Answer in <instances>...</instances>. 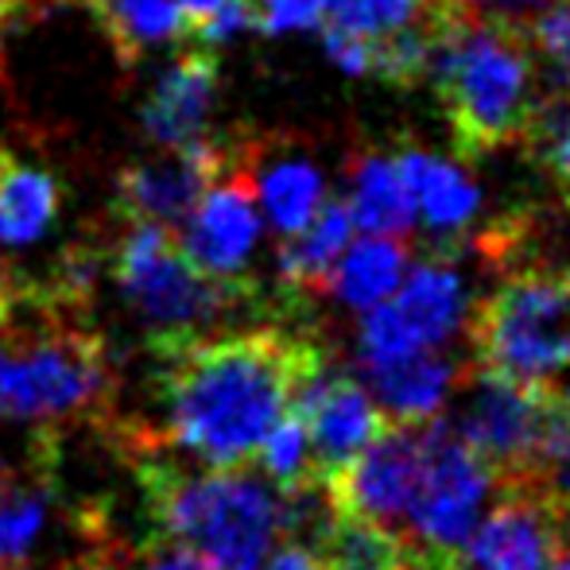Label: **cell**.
I'll return each mask as SVG.
<instances>
[{"mask_svg": "<svg viewBox=\"0 0 570 570\" xmlns=\"http://www.w3.org/2000/svg\"><path fill=\"white\" fill-rule=\"evenodd\" d=\"M156 361L167 439L218 470L253 462L264 435L323 368L315 345L279 326L203 338Z\"/></svg>", "mask_w": 570, "mask_h": 570, "instance_id": "obj_1", "label": "cell"}, {"mask_svg": "<svg viewBox=\"0 0 570 570\" xmlns=\"http://www.w3.org/2000/svg\"><path fill=\"white\" fill-rule=\"evenodd\" d=\"M428 82L465 159L520 144L540 106L535 55L524 28L478 8L458 16L435 39Z\"/></svg>", "mask_w": 570, "mask_h": 570, "instance_id": "obj_2", "label": "cell"}, {"mask_svg": "<svg viewBox=\"0 0 570 570\" xmlns=\"http://www.w3.org/2000/svg\"><path fill=\"white\" fill-rule=\"evenodd\" d=\"M109 276L125 307L140 318L148 350L167 357L203 342L206 331L256 307L261 284L248 276H210L179 245V233L159 222H125L109 240Z\"/></svg>", "mask_w": 570, "mask_h": 570, "instance_id": "obj_3", "label": "cell"}, {"mask_svg": "<svg viewBox=\"0 0 570 570\" xmlns=\"http://www.w3.org/2000/svg\"><path fill=\"white\" fill-rule=\"evenodd\" d=\"M136 478L159 532L203 559L206 570H261L284 535L279 489L256 481L245 465L183 473L148 458Z\"/></svg>", "mask_w": 570, "mask_h": 570, "instance_id": "obj_4", "label": "cell"}, {"mask_svg": "<svg viewBox=\"0 0 570 570\" xmlns=\"http://www.w3.org/2000/svg\"><path fill=\"white\" fill-rule=\"evenodd\" d=\"M470 342L485 373L551 384L570 373V287L551 272H520L470 311Z\"/></svg>", "mask_w": 570, "mask_h": 570, "instance_id": "obj_5", "label": "cell"}, {"mask_svg": "<svg viewBox=\"0 0 570 570\" xmlns=\"http://www.w3.org/2000/svg\"><path fill=\"white\" fill-rule=\"evenodd\" d=\"M493 489V478L481 458L458 439L451 423L423 420V465L415 485L404 535L407 563L462 570L465 540L481 517V501Z\"/></svg>", "mask_w": 570, "mask_h": 570, "instance_id": "obj_6", "label": "cell"}, {"mask_svg": "<svg viewBox=\"0 0 570 570\" xmlns=\"http://www.w3.org/2000/svg\"><path fill=\"white\" fill-rule=\"evenodd\" d=\"M465 318V284L451 264L428 261L412 268L389 299L373 303L361 323V361L404 357L415 350H439Z\"/></svg>", "mask_w": 570, "mask_h": 570, "instance_id": "obj_7", "label": "cell"}, {"mask_svg": "<svg viewBox=\"0 0 570 570\" xmlns=\"http://www.w3.org/2000/svg\"><path fill=\"white\" fill-rule=\"evenodd\" d=\"M237 144L240 136H198L179 148H164V156L120 167L114 214L120 222H159L179 233L198 198L233 164Z\"/></svg>", "mask_w": 570, "mask_h": 570, "instance_id": "obj_8", "label": "cell"}, {"mask_svg": "<svg viewBox=\"0 0 570 570\" xmlns=\"http://www.w3.org/2000/svg\"><path fill=\"white\" fill-rule=\"evenodd\" d=\"M543 389L548 384L512 381V376L481 368V376L470 389V400L451 423L458 439L481 458L489 478L501 489H517L528 473L535 431H540Z\"/></svg>", "mask_w": 570, "mask_h": 570, "instance_id": "obj_9", "label": "cell"}, {"mask_svg": "<svg viewBox=\"0 0 570 570\" xmlns=\"http://www.w3.org/2000/svg\"><path fill=\"white\" fill-rule=\"evenodd\" d=\"M423 465V423H389L353 462L323 481L331 512L373 520L381 528L404 524Z\"/></svg>", "mask_w": 570, "mask_h": 570, "instance_id": "obj_10", "label": "cell"}, {"mask_svg": "<svg viewBox=\"0 0 570 570\" xmlns=\"http://www.w3.org/2000/svg\"><path fill=\"white\" fill-rule=\"evenodd\" d=\"M261 240V210L248 171V140L240 136L237 156L210 183L179 229V245L210 276H245L248 256Z\"/></svg>", "mask_w": 570, "mask_h": 570, "instance_id": "obj_11", "label": "cell"}, {"mask_svg": "<svg viewBox=\"0 0 570 570\" xmlns=\"http://www.w3.org/2000/svg\"><path fill=\"white\" fill-rule=\"evenodd\" d=\"M295 412H299L303 428H307L318 489L392 423L365 384H357L353 376L342 373H323V368L299 392Z\"/></svg>", "mask_w": 570, "mask_h": 570, "instance_id": "obj_12", "label": "cell"}, {"mask_svg": "<svg viewBox=\"0 0 570 570\" xmlns=\"http://www.w3.org/2000/svg\"><path fill=\"white\" fill-rule=\"evenodd\" d=\"M563 543V517L543 497L504 489V501L478 520L462 570H551Z\"/></svg>", "mask_w": 570, "mask_h": 570, "instance_id": "obj_13", "label": "cell"}, {"mask_svg": "<svg viewBox=\"0 0 570 570\" xmlns=\"http://www.w3.org/2000/svg\"><path fill=\"white\" fill-rule=\"evenodd\" d=\"M222 90V62L214 47L190 43L171 67L159 75L140 106V125L156 148H179L210 128L214 101Z\"/></svg>", "mask_w": 570, "mask_h": 570, "instance_id": "obj_14", "label": "cell"}, {"mask_svg": "<svg viewBox=\"0 0 570 570\" xmlns=\"http://www.w3.org/2000/svg\"><path fill=\"white\" fill-rule=\"evenodd\" d=\"M392 159H396L400 179H404L407 195H412L415 214H423V222L439 237H458L470 226L481 206V195L462 167L435 156V151L412 148V144H404Z\"/></svg>", "mask_w": 570, "mask_h": 570, "instance_id": "obj_15", "label": "cell"}, {"mask_svg": "<svg viewBox=\"0 0 570 570\" xmlns=\"http://www.w3.org/2000/svg\"><path fill=\"white\" fill-rule=\"evenodd\" d=\"M368 389L376 392V404L392 423H423L435 420L446 392L454 384V365L439 357L435 350H415L404 357L365 365Z\"/></svg>", "mask_w": 570, "mask_h": 570, "instance_id": "obj_16", "label": "cell"}, {"mask_svg": "<svg viewBox=\"0 0 570 570\" xmlns=\"http://www.w3.org/2000/svg\"><path fill=\"white\" fill-rule=\"evenodd\" d=\"M62 210V183L55 171L23 164L0 148V248H28L55 226Z\"/></svg>", "mask_w": 570, "mask_h": 570, "instance_id": "obj_17", "label": "cell"}, {"mask_svg": "<svg viewBox=\"0 0 570 570\" xmlns=\"http://www.w3.org/2000/svg\"><path fill=\"white\" fill-rule=\"evenodd\" d=\"M248 171H253L256 198L264 203L272 229L292 237L315 218L323 206V175L303 156L264 159L261 140H248Z\"/></svg>", "mask_w": 570, "mask_h": 570, "instance_id": "obj_18", "label": "cell"}, {"mask_svg": "<svg viewBox=\"0 0 570 570\" xmlns=\"http://www.w3.org/2000/svg\"><path fill=\"white\" fill-rule=\"evenodd\" d=\"M350 240H353L350 206L323 203L307 226L299 233H292V237H284V245H279V253H276L279 279H284L295 295L326 292L331 268L338 264V256L345 253Z\"/></svg>", "mask_w": 570, "mask_h": 570, "instance_id": "obj_19", "label": "cell"}, {"mask_svg": "<svg viewBox=\"0 0 570 570\" xmlns=\"http://www.w3.org/2000/svg\"><path fill=\"white\" fill-rule=\"evenodd\" d=\"M345 206L353 229L373 237H407L415 229V203L400 179L396 159L381 151L353 156V198Z\"/></svg>", "mask_w": 570, "mask_h": 570, "instance_id": "obj_20", "label": "cell"}, {"mask_svg": "<svg viewBox=\"0 0 570 570\" xmlns=\"http://www.w3.org/2000/svg\"><path fill=\"white\" fill-rule=\"evenodd\" d=\"M407 237H373L368 233L357 245H345V253L338 256V264L331 268V279H326V292L334 299H342L345 307L368 311L373 303L389 299L400 287L407 272Z\"/></svg>", "mask_w": 570, "mask_h": 570, "instance_id": "obj_21", "label": "cell"}, {"mask_svg": "<svg viewBox=\"0 0 570 570\" xmlns=\"http://www.w3.org/2000/svg\"><path fill=\"white\" fill-rule=\"evenodd\" d=\"M78 4L106 31L125 70H132L148 47L183 39V28H187L179 0H78Z\"/></svg>", "mask_w": 570, "mask_h": 570, "instance_id": "obj_22", "label": "cell"}, {"mask_svg": "<svg viewBox=\"0 0 570 570\" xmlns=\"http://www.w3.org/2000/svg\"><path fill=\"white\" fill-rule=\"evenodd\" d=\"M517 489L543 497L563 517V524H570V389L556 381L543 389L532 462Z\"/></svg>", "mask_w": 570, "mask_h": 570, "instance_id": "obj_23", "label": "cell"}, {"mask_svg": "<svg viewBox=\"0 0 570 570\" xmlns=\"http://www.w3.org/2000/svg\"><path fill=\"white\" fill-rule=\"evenodd\" d=\"M311 551L326 570H407L404 535L342 512H326L311 535Z\"/></svg>", "mask_w": 570, "mask_h": 570, "instance_id": "obj_24", "label": "cell"}, {"mask_svg": "<svg viewBox=\"0 0 570 570\" xmlns=\"http://www.w3.org/2000/svg\"><path fill=\"white\" fill-rule=\"evenodd\" d=\"M264 473H268V481L279 489V493H287V489H307L315 485V462H311V443H307V428H303L299 412H295V404L287 407L284 415L276 420V428L264 435L261 451Z\"/></svg>", "mask_w": 570, "mask_h": 570, "instance_id": "obj_25", "label": "cell"}, {"mask_svg": "<svg viewBox=\"0 0 570 570\" xmlns=\"http://www.w3.org/2000/svg\"><path fill=\"white\" fill-rule=\"evenodd\" d=\"M520 144H528L535 164L559 183V190H563V198L570 203V101L540 98Z\"/></svg>", "mask_w": 570, "mask_h": 570, "instance_id": "obj_26", "label": "cell"}, {"mask_svg": "<svg viewBox=\"0 0 570 570\" xmlns=\"http://www.w3.org/2000/svg\"><path fill=\"white\" fill-rule=\"evenodd\" d=\"M524 36L532 43V55L551 67L559 90L570 94V0H551L524 23Z\"/></svg>", "mask_w": 570, "mask_h": 570, "instance_id": "obj_27", "label": "cell"}, {"mask_svg": "<svg viewBox=\"0 0 570 570\" xmlns=\"http://www.w3.org/2000/svg\"><path fill=\"white\" fill-rule=\"evenodd\" d=\"M323 4L318 0H256V31L284 36L295 28H318Z\"/></svg>", "mask_w": 570, "mask_h": 570, "instance_id": "obj_28", "label": "cell"}, {"mask_svg": "<svg viewBox=\"0 0 570 570\" xmlns=\"http://www.w3.org/2000/svg\"><path fill=\"white\" fill-rule=\"evenodd\" d=\"M128 570H206V567H203V559L190 556L183 543H175V540H167V535H164L159 543L144 548L140 559H136Z\"/></svg>", "mask_w": 570, "mask_h": 570, "instance_id": "obj_29", "label": "cell"}, {"mask_svg": "<svg viewBox=\"0 0 570 570\" xmlns=\"http://www.w3.org/2000/svg\"><path fill=\"white\" fill-rule=\"evenodd\" d=\"M23 20H36L28 0H0V70H4V47Z\"/></svg>", "mask_w": 570, "mask_h": 570, "instance_id": "obj_30", "label": "cell"}, {"mask_svg": "<svg viewBox=\"0 0 570 570\" xmlns=\"http://www.w3.org/2000/svg\"><path fill=\"white\" fill-rule=\"evenodd\" d=\"M264 570H326V567L318 563L311 548H303V543H287V548H279L276 556L268 559V567Z\"/></svg>", "mask_w": 570, "mask_h": 570, "instance_id": "obj_31", "label": "cell"}, {"mask_svg": "<svg viewBox=\"0 0 570 570\" xmlns=\"http://www.w3.org/2000/svg\"><path fill=\"white\" fill-rule=\"evenodd\" d=\"M551 0H473L478 12H489V16H504V20H517L520 12H532V8H543Z\"/></svg>", "mask_w": 570, "mask_h": 570, "instance_id": "obj_32", "label": "cell"}, {"mask_svg": "<svg viewBox=\"0 0 570 570\" xmlns=\"http://www.w3.org/2000/svg\"><path fill=\"white\" fill-rule=\"evenodd\" d=\"M28 4H31V12H36V16H47V12H51V8L70 4V0H28Z\"/></svg>", "mask_w": 570, "mask_h": 570, "instance_id": "obj_33", "label": "cell"}, {"mask_svg": "<svg viewBox=\"0 0 570 570\" xmlns=\"http://www.w3.org/2000/svg\"><path fill=\"white\" fill-rule=\"evenodd\" d=\"M551 570H570V556H559L556 563H551Z\"/></svg>", "mask_w": 570, "mask_h": 570, "instance_id": "obj_34", "label": "cell"}, {"mask_svg": "<svg viewBox=\"0 0 570 570\" xmlns=\"http://www.w3.org/2000/svg\"><path fill=\"white\" fill-rule=\"evenodd\" d=\"M407 570H451V567H415V563H407Z\"/></svg>", "mask_w": 570, "mask_h": 570, "instance_id": "obj_35", "label": "cell"}, {"mask_svg": "<svg viewBox=\"0 0 570 570\" xmlns=\"http://www.w3.org/2000/svg\"><path fill=\"white\" fill-rule=\"evenodd\" d=\"M563 284H567V287H570V268H567V272H563Z\"/></svg>", "mask_w": 570, "mask_h": 570, "instance_id": "obj_36", "label": "cell"}, {"mask_svg": "<svg viewBox=\"0 0 570 570\" xmlns=\"http://www.w3.org/2000/svg\"><path fill=\"white\" fill-rule=\"evenodd\" d=\"M70 4H78V0H70Z\"/></svg>", "mask_w": 570, "mask_h": 570, "instance_id": "obj_37", "label": "cell"}, {"mask_svg": "<svg viewBox=\"0 0 570 570\" xmlns=\"http://www.w3.org/2000/svg\"><path fill=\"white\" fill-rule=\"evenodd\" d=\"M12 570H16V567H12Z\"/></svg>", "mask_w": 570, "mask_h": 570, "instance_id": "obj_38", "label": "cell"}]
</instances>
